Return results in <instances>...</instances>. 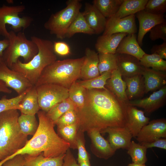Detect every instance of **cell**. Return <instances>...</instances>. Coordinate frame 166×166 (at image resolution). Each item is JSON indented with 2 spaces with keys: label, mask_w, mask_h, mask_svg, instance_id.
I'll return each instance as SVG.
<instances>
[{
  "label": "cell",
  "mask_w": 166,
  "mask_h": 166,
  "mask_svg": "<svg viewBox=\"0 0 166 166\" xmlns=\"http://www.w3.org/2000/svg\"><path fill=\"white\" fill-rule=\"evenodd\" d=\"M128 107L106 88L87 90L84 104L77 110L79 130L84 132L95 130L101 133L108 128L124 127Z\"/></svg>",
  "instance_id": "cell-1"
},
{
  "label": "cell",
  "mask_w": 166,
  "mask_h": 166,
  "mask_svg": "<svg viewBox=\"0 0 166 166\" xmlns=\"http://www.w3.org/2000/svg\"><path fill=\"white\" fill-rule=\"evenodd\" d=\"M26 9L23 5L7 6L3 4L0 7V35L8 38L9 33L6 28V24L11 26L12 30L18 32L25 30L30 25L33 19L28 16L20 17L19 15Z\"/></svg>",
  "instance_id": "cell-8"
},
{
  "label": "cell",
  "mask_w": 166,
  "mask_h": 166,
  "mask_svg": "<svg viewBox=\"0 0 166 166\" xmlns=\"http://www.w3.org/2000/svg\"><path fill=\"white\" fill-rule=\"evenodd\" d=\"M139 143L145 146L147 149L154 147L166 149V138H160L150 142Z\"/></svg>",
  "instance_id": "cell-46"
},
{
  "label": "cell",
  "mask_w": 166,
  "mask_h": 166,
  "mask_svg": "<svg viewBox=\"0 0 166 166\" xmlns=\"http://www.w3.org/2000/svg\"><path fill=\"white\" fill-rule=\"evenodd\" d=\"M9 33V44L3 53V61L10 68L20 57L23 58V63L30 61L38 52L36 44L28 39L23 32L16 34L11 30Z\"/></svg>",
  "instance_id": "cell-6"
},
{
  "label": "cell",
  "mask_w": 166,
  "mask_h": 166,
  "mask_svg": "<svg viewBox=\"0 0 166 166\" xmlns=\"http://www.w3.org/2000/svg\"><path fill=\"white\" fill-rule=\"evenodd\" d=\"M87 132L91 140V150L97 157L107 160L115 154L116 151L111 147L99 131L93 130Z\"/></svg>",
  "instance_id": "cell-17"
},
{
  "label": "cell",
  "mask_w": 166,
  "mask_h": 166,
  "mask_svg": "<svg viewBox=\"0 0 166 166\" xmlns=\"http://www.w3.org/2000/svg\"><path fill=\"white\" fill-rule=\"evenodd\" d=\"M84 57L55 61L43 70L35 85L47 83L57 84L69 89L80 78Z\"/></svg>",
  "instance_id": "cell-5"
},
{
  "label": "cell",
  "mask_w": 166,
  "mask_h": 166,
  "mask_svg": "<svg viewBox=\"0 0 166 166\" xmlns=\"http://www.w3.org/2000/svg\"><path fill=\"white\" fill-rule=\"evenodd\" d=\"M122 78L126 84V93L128 101L144 95L145 93V85L144 78L142 74Z\"/></svg>",
  "instance_id": "cell-25"
},
{
  "label": "cell",
  "mask_w": 166,
  "mask_h": 166,
  "mask_svg": "<svg viewBox=\"0 0 166 166\" xmlns=\"http://www.w3.org/2000/svg\"><path fill=\"white\" fill-rule=\"evenodd\" d=\"M53 49L56 55L60 56H66L70 53L69 46L63 42H55L53 43Z\"/></svg>",
  "instance_id": "cell-44"
},
{
  "label": "cell",
  "mask_w": 166,
  "mask_h": 166,
  "mask_svg": "<svg viewBox=\"0 0 166 166\" xmlns=\"http://www.w3.org/2000/svg\"><path fill=\"white\" fill-rule=\"evenodd\" d=\"M69 89V97L74 103L77 109L84 105L87 90L76 81L73 83Z\"/></svg>",
  "instance_id": "cell-35"
},
{
  "label": "cell",
  "mask_w": 166,
  "mask_h": 166,
  "mask_svg": "<svg viewBox=\"0 0 166 166\" xmlns=\"http://www.w3.org/2000/svg\"><path fill=\"white\" fill-rule=\"evenodd\" d=\"M166 100V85L154 92L149 97L142 99L129 101L128 105L143 109L145 113L150 114L165 104Z\"/></svg>",
  "instance_id": "cell-13"
},
{
  "label": "cell",
  "mask_w": 166,
  "mask_h": 166,
  "mask_svg": "<svg viewBox=\"0 0 166 166\" xmlns=\"http://www.w3.org/2000/svg\"><path fill=\"white\" fill-rule=\"evenodd\" d=\"M61 166H80L69 148L65 153Z\"/></svg>",
  "instance_id": "cell-48"
},
{
  "label": "cell",
  "mask_w": 166,
  "mask_h": 166,
  "mask_svg": "<svg viewBox=\"0 0 166 166\" xmlns=\"http://www.w3.org/2000/svg\"><path fill=\"white\" fill-rule=\"evenodd\" d=\"M9 44V40L8 38H5L0 40V57L2 56L4 51L7 47Z\"/></svg>",
  "instance_id": "cell-49"
},
{
  "label": "cell",
  "mask_w": 166,
  "mask_h": 166,
  "mask_svg": "<svg viewBox=\"0 0 166 166\" xmlns=\"http://www.w3.org/2000/svg\"><path fill=\"white\" fill-rule=\"evenodd\" d=\"M18 110L12 109L0 113V160H3L23 148L27 136L21 131Z\"/></svg>",
  "instance_id": "cell-4"
},
{
  "label": "cell",
  "mask_w": 166,
  "mask_h": 166,
  "mask_svg": "<svg viewBox=\"0 0 166 166\" xmlns=\"http://www.w3.org/2000/svg\"><path fill=\"white\" fill-rule=\"evenodd\" d=\"M112 72L106 71L96 77L89 80H83L78 83L87 90L105 89V86L107 81L110 78Z\"/></svg>",
  "instance_id": "cell-37"
},
{
  "label": "cell",
  "mask_w": 166,
  "mask_h": 166,
  "mask_svg": "<svg viewBox=\"0 0 166 166\" xmlns=\"http://www.w3.org/2000/svg\"><path fill=\"white\" fill-rule=\"evenodd\" d=\"M20 104L21 114L35 115L40 109L36 88L33 85L29 89L22 100Z\"/></svg>",
  "instance_id": "cell-26"
},
{
  "label": "cell",
  "mask_w": 166,
  "mask_h": 166,
  "mask_svg": "<svg viewBox=\"0 0 166 166\" xmlns=\"http://www.w3.org/2000/svg\"><path fill=\"white\" fill-rule=\"evenodd\" d=\"M124 0H94L93 5L106 18L114 16L119 10Z\"/></svg>",
  "instance_id": "cell-29"
},
{
  "label": "cell",
  "mask_w": 166,
  "mask_h": 166,
  "mask_svg": "<svg viewBox=\"0 0 166 166\" xmlns=\"http://www.w3.org/2000/svg\"><path fill=\"white\" fill-rule=\"evenodd\" d=\"M71 109H77V108L68 97L54 105L46 113V115L54 124V123L61 116Z\"/></svg>",
  "instance_id": "cell-31"
},
{
  "label": "cell",
  "mask_w": 166,
  "mask_h": 166,
  "mask_svg": "<svg viewBox=\"0 0 166 166\" xmlns=\"http://www.w3.org/2000/svg\"><path fill=\"white\" fill-rule=\"evenodd\" d=\"M166 138V120H152L144 126L136 138L139 143L152 142L160 138Z\"/></svg>",
  "instance_id": "cell-12"
},
{
  "label": "cell",
  "mask_w": 166,
  "mask_h": 166,
  "mask_svg": "<svg viewBox=\"0 0 166 166\" xmlns=\"http://www.w3.org/2000/svg\"><path fill=\"white\" fill-rule=\"evenodd\" d=\"M135 15H131L122 18L112 16L107 19L105 28L103 35L116 33L135 34L137 32Z\"/></svg>",
  "instance_id": "cell-11"
},
{
  "label": "cell",
  "mask_w": 166,
  "mask_h": 166,
  "mask_svg": "<svg viewBox=\"0 0 166 166\" xmlns=\"http://www.w3.org/2000/svg\"><path fill=\"white\" fill-rule=\"evenodd\" d=\"M144 10L153 14H164L166 11V0H148Z\"/></svg>",
  "instance_id": "cell-40"
},
{
  "label": "cell",
  "mask_w": 166,
  "mask_h": 166,
  "mask_svg": "<svg viewBox=\"0 0 166 166\" xmlns=\"http://www.w3.org/2000/svg\"><path fill=\"white\" fill-rule=\"evenodd\" d=\"M149 32V37L151 40L161 39L166 42V22L156 25Z\"/></svg>",
  "instance_id": "cell-43"
},
{
  "label": "cell",
  "mask_w": 166,
  "mask_h": 166,
  "mask_svg": "<svg viewBox=\"0 0 166 166\" xmlns=\"http://www.w3.org/2000/svg\"><path fill=\"white\" fill-rule=\"evenodd\" d=\"M28 90L22 93L11 98H7L6 96H3L0 99V113L12 109L20 110L21 109L20 102Z\"/></svg>",
  "instance_id": "cell-39"
},
{
  "label": "cell",
  "mask_w": 166,
  "mask_h": 166,
  "mask_svg": "<svg viewBox=\"0 0 166 166\" xmlns=\"http://www.w3.org/2000/svg\"><path fill=\"white\" fill-rule=\"evenodd\" d=\"M117 69L122 77H129L142 74L144 67L140 60L130 55L116 53Z\"/></svg>",
  "instance_id": "cell-14"
},
{
  "label": "cell",
  "mask_w": 166,
  "mask_h": 166,
  "mask_svg": "<svg viewBox=\"0 0 166 166\" xmlns=\"http://www.w3.org/2000/svg\"><path fill=\"white\" fill-rule=\"evenodd\" d=\"M25 162L24 155L18 154L5 161L1 166H24Z\"/></svg>",
  "instance_id": "cell-45"
},
{
  "label": "cell",
  "mask_w": 166,
  "mask_h": 166,
  "mask_svg": "<svg viewBox=\"0 0 166 166\" xmlns=\"http://www.w3.org/2000/svg\"><path fill=\"white\" fill-rule=\"evenodd\" d=\"M84 133L78 130L77 134L76 143L78 150V162L89 160L90 157L85 147V140Z\"/></svg>",
  "instance_id": "cell-41"
},
{
  "label": "cell",
  "mask_w": 166,
  "mask_h": 166,
  "mask_svg": "<svg viewBox=\"0 0 166 166\" xmlns=\"http://www.w3.org/2000/svg\"><path fill=\"white\" fill-rule=\"evenodd\" d=\"M105 86L106 88L113 93L119 99L128 103L129 101L126 93V84L118 69L112 72L111 76L107 80Z\"/></svg>",
  "instance_id": "cell-24"
},
{
  "label": "cell",
  "mask_w": 166,
  "mask_h": 166,
  "mask_svg": "<svg viewBox=\"0 0 166 166\" xmlns=\"http://www.w3.org/2000/svg\"><path fill=\"white\" fill-rule=\"evenodd\" d=\"M80 166H91L90 161H81L78 162Z\"/></svg>",
  "instance_id": "cell-51"
},
{
  "label": "cell",
  "mask_w": 166,
  "mask_h": 166,
  "mask_svg": "<svg viewBox=\"0 0 166 166\" xmlns=\"http://www.w3.org/2000/svg\"><path fill=\"white\" fill-rule=\"evenodd\" d=\"M142 75L144 79L145 93L160 89L166 85V74L164 71L144 67Z\"/></svg>",
  "instance_id": "cell-21"
},
{
  "label": "cell",
  "mask_w": 166,
  "mask_h": 166,
  "mask_svg": "<svg viewBox=\"0 0 166 166\" xmlns=\"http://www.w3.org/2000/svg\"><path fill=\"white\" fill-rule=\"evenodd\" d=\"M98 68L100 74L117 69L116 54L98 53Z\"/></svg>",
  "instance_id": "cell-38"
},
{
  "label": "cell",
  "mask_w": 166,
  "mask_h": 166,
  "mask_svg": "<svg viewBox=\"0 0 166 166\" xmlns=\"http://www.w3.org/2000/svg\"><path fill=\"white\" fill-rule=\"evenodd\" d=\"M81 33L92 35L95 34L93 30L86 21L82 12H80L68 29L65 38H70L75 34Z\"/></svg>",
  "instance_id": "cell-30"
},
{
  "label": "cell",
  "mask_w": 166,
  "mask_h": 166,
  "mask_svg": "<svg viewBox=\"0 0 166 166\" xmlns=\"http://www.w3.org/2000/svg\"><path fill=\"white\" fill-rule=\"evenodd\" d=\"M38 48L37 53L29 62H22L18 59L10 68L21 74L33 85H35L44 69L57 60L51 41L38 37H31Z\"/></svg>",
  "instance_id": "cell-3"
},
{
  "label": "cell",
  "mask_w": 166,
  "mask_h": 166,
  "mask_svg": "<svg viewBox=\"0 0 166 166\" xmlns=\"http://www.w3.org/2000/svg\"><path fill=\"white\" fill-rule=\"evenodd\" d=\"M12 92V90L8 88L5 84L0 80V92L10 94Z\"/></svg>",
  "instance_id": "cell-50"
},
{
  "label": "cell",
  "mask_w": 166,
  "mask_h": 166,
  "mask_svg": "<svg viewBox=\"0 0 166 166\" xmlns=\"http://www.w3.org/2000/svg\"><path fill=\"white\" fill-rule=\"evenodd\" d=\"M84 57V60L81 69L80 78L83 80H86L100 76L98 68V53L87 47L85 49Z\"/></svg>",
  "instance_id": "cell-19"
},
{
  "label": "cell",
  "mask_w": 166,
  "mask_h": 166,
  "mask_svg": "<svg viewBox=\"0 0 166 166\" xmlns=\"http://www.w3.org/2000/svg\"><path fill=\"white\" fill-rule=\"evenodd\" d=\"M0 80L21 94L33 85L21 74L9 68L3 61L0 62Z\"/></svg>",
  "instance_id": "cell-10"
},
{
  "label": "cell",
  "mask_w": 166,
  "mask_h": 166,
  "mask_svg": "<svg viewBox=\"0 0 166 166\" xmlns=\"http://www.w3.org/2000/svg\"><path fill=\"white\" fill-rule=\"evenodd\" d=\"M65 155L52 158L44 157L43 152L33 155H25L24 166H61Z\"/></svg>",
  "instance_id": "cell-27"
},
{
  "label": "cell",
  "mask_w": 166,
  "mask_h": 166,
  "mask_svg": "<svg viewBox=\"0 0 166 166\" xmlns=\"http://www.w3.org/2000/svg\"><path fill=\"white\" fill-rule=\"evenodd\" d=\"M133 56L140 60L145 53L137 40L135 34H128L121 40L116 50V53Z\"/></svg>",
  "instance_id": "cell-23"
},
{
  "label": "cell",
  "mask_w": 166,
  "mask_h": 166,
  "mask_svg": "<svg viewBox=\"0 0 166 166\" xmlns=\"http://www.w3.org/2000/svg\"><path fill=\"white\" fill-rule=\"evenodd\" d=\"M127 166H146V165H145V164H141L132 162V163L128 164Z\"/></svg>",
  "instance_id": "cell-52"
},
{
  "label": "cell",
  "mask_w": 166,
  "mask_h": 166,
  "mask_svg": "<svg viewBox=\"0 0 166 166\" xmlns=\"http://www.w3.org/2000/svg\"><path fill=\"white\" fill-rule=\"evenodd\" d=\"M77 109L69 110L61 116L54 123L57 126H62L77 123Z\"/></svg>",
  "instance_id": "cell-42"
},
{
  "label": "cell",
  "mask_w": 166,
  "mask_h": 166,
  "mask_svg": "<svg viewBox=\"0 0 166 166\" xmlns=\"http://www.w3.org/2000/svg\"><path fill=\"white\" fill-rule=\"evenodd\" d=\"M108 133V141L115 151L120 148H128L132 137L131 134L125 127H115L106 128L101 133Z\"/></svg>",
  "instance_id": "cell-16"
},
{
  "label": "cell",
  "mask_w": 166,
  "mask_h": 166,
  "mask_svg": "<svg viewBox=\"0 0 166 166\" xmlns=\"http://www.w3.org/2000/svg\"><path fill=\"white\" fill-rule=\"evenodd\" d=\"M141 65L145 68L165 72L166 70V61L155 54L145 53L140 60Z\"/></svg>",
  "instance_id": "cell-36"
},
{
  "label": "cell",
  "mask_w": 166,
  "mask_h": 166,
  "mask_svg": "<svg viewBox=\"0 0 166 166\" xmlns=\"http://www.w3.org/2000/svg\"><path fill=\"white\" fill-rule=\"evenodd\" d=\"M3 61L2 57H0V62Z\"/></svg>",
  "instance_id": "cell-53"
},
{
  "label": "cell",
  "mask_w": 166,
  "mask_h": 166,
  "mask_svg": "<svg viewBox=\"0 0 166 166\" xmlns=\"http://www.w3.org/2000/svg\"><path fill=\"white\" fill-rule=\"evenodd\" d=\"M79 130L77 123L62 126H57V134L65 141L69 144L70 148L77 149L76 140Z\"/></svg>",
  "instance_id": "cell-32"
},
{
  "label": "cell",
  "mask_w": 166,
  "mask_h": 166,
  "mask_svg": "<svg viewBox=\"0 0 166 166\" xmlns=\"http://www.w3.org/2000/svg\"><path fill=\"white\" fill-rule=\"evenodd\" d=\"M37 114L39 124L35 133L23 148L1 161L0 166L6 161L18 154L33 155L43 152L45 157H55L65 154L70 148L69 144L56 132L54 128L55 124L47 117L46 113L41 110Z\"/></svg>",
  "instance_id": "cell-2"
},
{
  "label": "cell",
  "mask_w": 166,
  "mask_h": 166,
  "mask_svg": "<svg viewBox=\"0 0 166 166\" xmlns=\"http://www.w3.org/2000/svg\"><path fill=\"white\" fill-rule=\"evenodd\" d=\"M152 54H155L164 59H166V42L160 45H153L151 49Z\"/></svg>",
  "instance_id": "cell-47"
},
{
  "label": "cell",
  "mask_w": 166,
  "mask_h": 166,
  "mask_svg": "<svg viewBox=\"0 0 166 166\" xmlns=\"http://www.w3.org/2000/svg\"><path fill=\"white\" fill-rule=\"evenodd\" d=\"M148 0H124L117 13L113 16L122 18L135 14L143 10Z\"/></svg>",
  "instance_id": "cell-28"
},
{
  "label": "cell",
  "mask_w": 166,
  "mask_h": 166,
  "mask_svg": "<svg viewBox=\"0 0 166 166\" xmlns=\"http://www.w3.org/2000/svg\"><path fill=\"white\" fill-rule=\"evenodd\" d=\"M80 0H68L64 9L52 14L44 24L45 29L57 38H65L67 30L79 13L82 6Z\"/></svg>",
  "instance_id": "cell-7"
},
{
  "label": "cell",
  "mask_w": 166,
  "mask_h": 166,
  "mask_svg": "<svg viewBox=\"0 0 166 166\" xmlns=\"http://www.w3.org/2000/svg\"><path fill=\"white\" fill-rule=\"evenodd\" d=\"M35 87L40 109L45 113L69 97V89L57 84H44Z\"/></svg>",
  "instance_id": "cell-9"
},
{
  "label": "cell",
  "mask_w": 166,
  "mask_h": 166,
  "mask_svg": "<svg viewBox=\"0 0 166 166\" xmlns=\"http://www.w3.org/2000/svg\"><path fill=\"white\" fill-rule=\"evenodd\" d=\"M18 123L22 133L27 136H33L38 127L35 115L21 114L18 117Z\"/></svg>",
  "instance_id": "cell-33"
},
{
  "label": "cell",
  "mask_w": 166,
  "mask_h": 166,
  "mask_svg": "<svg viewBox=\"0 0 166 166\" xmlns=\"http://www.w3.org/2000/svg\"><path fill=\"white\" fill-rule=\"evenodd\" d=\"M127 114L128 120L125 127L132 137L136 138L142 128L148 123L150 118L145 115L144 111L128 105Z\"/></svg>",
  "instance_id": "cell-18"
},
{
  "label": "cell",
  "mask_w": 166,
  "mask_h": 166,
  "mask_svg": "<svg viewBox=\"0 0 166 166\" xmlns=\"http://www.w3.org/2000/svg\"><path fill=\"white\" fill-rule=\"evenodd\" d=\"M147 148L139 143L132 141L127 149V153L131 157L133 163L145 164L147 161Z\"/></svg>",
  "instance_id": "cell-34"
},
{
  "label": "cell",
  "mask_w": 166,
  "mask_h": 166,
  "mask_svg": "<svg viewBox=\"0 0 166 166\" xmlns=\"http://www.w3.org/2000/svg\"><path fill=\"white\" fill-rule=\"evenodd\" d=\"M128 34L125 33H118L100 36L97 40L95 49L98 53L115 54L120 42Z\"/></svg>",
  "instance_id": "cell-22"
},
{
  "label": "cell",
  "mask_w": 166,
  "mask_h": 166,
  "mask_svg": "<svg viewBox=\"0 0 166 166\" xmlns=\"http://www.w3.org/2000/svg\"><path fill=\"white\" fill-rule=\"evenodd\" d=\"M84 10L82 12L84 17L95 34L103 32L105 28L107 18L93 4L85 3Z\"/></svg>",
  "instance_id": "cell-20"
},
{
  "label": "cell",
  "mask_w": 166,
  "mask_h": 166,
  "mask_svg": "<svg viewBox=\"0 0 166 166\" xmlns=\"http://www.w3.org/2000/svg\"><path fill=\"white\" fill-rule=\"evenodd\" d=\"M135 16L139 22V30L137 40L140 46L142 45L144 35L148 32L156 25L166 22L164 14H153L144 10L136 13Z\"/></svg>",
  "instance_id": "cell-15"
}]
</instances>
